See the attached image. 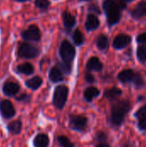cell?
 <instances>
[{"label":"cell","instance_id":"6da1fadb","mask_svg":"<svg viewBox=\"0 0 146 147\" xmlns=\"http://www.w3.org/2000/svg\"><path fill=\"white\" fill-rule=\"evenodd\" d=\"M132 105L128 99L116 100L112 104L108 121L113 127H120L125 121L126 116L131 111Z\"/></svg>","mask_w":146,"mask_h":147},{"label":"cell","instance_id":"7a4b0ae2","mask_svg":"<svg viewBox=\"0 0 146 147\" xmlns=\"http://www.w3.org/2000/svg\"><path fill=\"white\" fill-rule=\"evenodd\" d=\"M126 7V4L121 0H106L103 3V9L106 12L108 23L113 26L118 23L120 20L121 10Z\"/></svg>","mask_w":146,"mask_h":147},{"label":"cell","instance_id":"3957f363","mask_svg":"<svg viewBox=\"0 0 146 147\" xmlns=\"http://www.w3.org/2000/svg\"><path fill=\"white\" fill-rule=\"evenodd\" d=\"M69 93V89L65 85H59L55 88L52 102L58 109H62L65 105Z\"/></svg>","mask_w":146,"mask_h":147},{"label":"cell","instance_id":"277c9868","mask_svg":"<svg viewBox=\"0 0 146 147\" xmlns=\"http://www.w3.org/2000/svg\"><path fill=\"white\" fill-rule=\"evenodd\" d=\"M59 54L64 62L71 63L75 57L76 51L74 47L68 40H64L59 48Z\"/></svg>","mask_w":146,"mask_h":147},{"label":"cell","instance_id":"5b68a950","mask_svg":"<svg viewBox=\"0 0 146 147\" xmlns=\"http://www.w3.org/2000/svg\"><path fill=\"white\" fill-rule=\"evenodd\" d=\"M40 53L39 49L28 43H22L18 48V55L23 59H34Z\"/></svg>","mask_w":146,"mask_h":147},{"label":"cell","instance_id":"8992f818","mask_svg":"<svg viewBox=\"0 0 146 147\" xmlns=\"http://www.w3.org/2000/svg\"><path fill=\"white\" fill-rule=\"evenodd\" d=\"M88 119L83 115H71L69 117V126L71 129L78 132H83L86 129Z\"/></svg>","mask_w":146,"mask_h":147},{"label":"cell","instance_id":"52a82bcc","mask_svg":"<svg viewBox=\"0 0 146 147\" xmlns=\"http://www.w3.org/2000/svg\"><path fill=\"white\" fill-rule=\"evenodd\" d=\"M0 114L4 119H10L15 115V109L9 100L0 102Z\"/></svg>","mask_w":146,"mask_h":147},{"label":"cell","instance_id":"ba28073f","mask_svg":"<svg viewBox=\"0 0 146 147\" xmlns=\"http://www.w3.org/2000/svg\"><path fill=\"white\" fill-rule=\"evenodd\" d=\"M22 36L26 40L38 41L40 40V31L36 25H31L27 30L22 33Z\"/></svg>","mask_w":146,"mask_h":147},{"label":"cell","instance_id":"9c48e42d","mask_svg":"<svg viewBox=\"0 0 146 147\" xmlns=\"http://www.w3.org/2000/svg\"><path fill=\"white\" fill-rule=\"evenodd\" d=\"M131 41H132V37L130 35L126 34H120L114 39L113 47L117 50L124 49L131 43Z\"/></svg>","mask_w":146,"mask_h":147},{"label":"cell","instance_id":"30bf717a","mask_svg":"<svg viewBox=\"0 0 146 147\" xmlns=\"http://www.w3.org/2000/svg\"><path fill=\"white\" fill-rule=\"evenodd\" d=\"M19 90L20 86L17 83L15 82H6L3 87V91L4 95L8 96H14L19 92Z\"/></svg>","mask_w":146,"mask_h":147},{"label":"cell","instance_id":"8fae6325","mask_svg":"<svg viewBox=\"0 0 146 147\" xmlns=\"http://www.w3.org/2000/svg\"><path fill=\"white\" fill-rule=\"evenodd\" d=\"M135 72L132 69H126L118 74V79L122 84H131L133 80Z\"/></svg>","mask_w":146,"mask_h":147},{"label":"cell","instance_id":"7c38bea8","mask_svg":"<svg viewBox=\"0 0 146 147\" xmlns=\"http://www.w3.org/2000/svg\"><path fill=\"white\" fill-rule=\"evenodd\" d=\"M146 16V2L145 1H141L137 4V6L133 9L132 11V16L136 19H141L142 17Z\"/></svg>","mask_w":146,"mask_h":147},{"label":"cell","instance_id":"4fadbf2b","mask_svg":"<svg viewBox=\"0 0 146 147\" xmlns=\"http://www.w3.org/2000/svg\"><path fill=\"white\" fill-rule=\"evenodd\" d=\"M86 68L89 71H101L103 69V65L101 62V60L99 59V58H97V57H92V58H90L88 60L87 65H86Z\"/></svg>","mask_w":146,"mask_h":147},{"label":"cell","instance_id":"5bb4252c","mask_svg":"<svg viewBox=\"0 0 146 147\" xmlns=\"http://www.w3.org/2000/svg\"><path fill=\"white\" fill-rule=\"evenodd\" d=\"M122 90L118 87H113L108 89L104 92V96L109 101H116L122 96Z\"/></svg>","mask_w":146,"mask_h":147},{"label":"cell","instance_id":"9a60e30c","mask_svg":"<svg viewBox=\"0 0 146 147\" xmlns=\"http://www.w3.org/2000/svg\"><path fill=\"white\" fill-rule=\"evenodd\" d=\"M100 95V90L96 88V87H88L85 90H84V93H83V96H84V99L87 101V102H92L94 100V98L99 96Z\"/></svg>","mask_w":146,"mask_h":147},{"label":"cell","instance_id":"2e32d148","mask_svg":"<svg viewBox=\"0 0 146 147\" xmlns=\"http://www.w3.org/2000/svg\"><path fill=\"white\" fill-rule=\"evenodd\" d=\"M100 25L99 19L93 14H89L87 17L85 27L88 30H95Z\"/></svg>","mask_w":146,"mask_h":147},{"label":"cell","instance_id":"e0dca14e","mask_svg":"<svg viewBox=\"0 0 146 147\" xmlns=\"http://www.w3.org/2000/svg\"><path fill=\"white\" fill-rule=\"evenodd\" d=\"M49 79L52 82H53V83H59V82H61L64 79L63 73L59 70V67L54 66V67H52L50 70V72H49Z\"/></svg>","mask_w":146,"mask_h":147},{"label":"cell","instance_id":"ac0fdd59","mask_svg":"<svg viewBox=\"0 0 146 147\" xmlns=\"http://www.w3.org/2000/svg\"><path fill=\"white\" fill-rule=\"evenodd\" d=\"M49 144V138L46 134H38L34 140V147H47Z\"/></svg>","mask_w":146,"mask_h":147},{"label":"cell","instance_id":"d6986e66","mask_svg":"<svg viewBox=\"0 0 146 147\" xmlns=\"http://www.w3.org/2000/svg\"><path fill=\"white\" fill-rule=\"evenodd\" d=\"M25 84L28 88H29L33 90H35L39 89L40 87V85L42 84V79L39 76H35V77L27 80Z\"/></svg>","mask_w":146,"mask_h":147},{"label":"cell","instance_id":"ffe728a7","mask_svg":"<svg viewBox=\"0 0 146 147\" xmlns=\"http://www.w3.org/2000/svg\"><path fill=\"white\" fill-rule=\"evenodd\" d=\"M62 17H63V22H64L65 27L71 28L76 24V19H75L74 16H72L71 13L65 11L62 15Z\"/></svg>","mask_w":146,"mask_h":147},{"label":"cell","instance_id":"44dd1931","mask_svg":"<svg viewBox=\"0 0 146 147\" xmlns=\"http://www.w3.org/2000/svg\"><path fill=\"white\" fill-rule=\"evenodd\" d=\"M22 124L20 121H12L10 122L7 128H8V131L12 134H19L22 131Z\"/></svg>","mask_w":146,"mask_h":147},{"label":"cell","instance_id":"7402d4cb","mask_svg":"<svg viewBox=\"0 0 146 147\" xmlns=\"http://www.w3.org/2000/svg\"><path fill=\"white\" fill-rule=\"evenodd\" d=\"M17 71L24 75H30L34 72V66L30 63H24L17 66Z\"/></svg>","mask_w":146,"mask_h":147},{"label":"cell","instance_id":"603a6c76","mask_svg":"<svg viewBox=\"0 0 146 147\" xmlns=\"http://www.w3.org/2000/svg\"><path fill=\"white\" fill-rule=\"evenodd\" d=\"M132 84H133V86L136 89H141V88L145 87V78H143V76L140 73L135 72V75H134V78H133V80Z\"/></svg>","mask_w":146,"mask_h":147},{"label":"cell","instance_id":"cb8c5ba5","mask_svg":"<svg viewBox=\"0 0 146 147\" xmlns=\"http://www.w3.org/2000/svg\"><path fill=\"white\" fill-rule=\"evenodd\" d=\"M96 45L100 50L107 49L108 47V38L104 34L100 35L96 40Z\"/></svg>","mask_w":146,"mask_h":147},{"label":"cell","instance_id":"d4e9b609","mask_svg":"<svg viewBox=\"0 0 146 147\" xmlns=\"http://www.w3.org/2000/svg\"><path fill=\"white\" fill-rule=\"evenodd\" d=\"M137 58L141 63L146 62V43L139 46L137 49Z\"/></svg>","mask_w":146,"mask_h":147},{"label":"cell","instance_id":"484cf974","mask_svg":"<svg viewBox=\"0 0 146 147\" xmlns=\"http://www.w3.org/2000/svg\"><path fill=\"white\" fill-rule=\"evenodd\" d=\"M57 141L61 147H74V144L65 136H59L57 138Z\"/></svg>","mask_w":146,"mask_h":147},{"label":"cell","instance_id":"4316f807","mask_svg":"<svg viewBox=\"0 0 146 147\" xmlns=\"http://www.w3.org/2000/svg\"><path fill=\"white\" fill-rule=\"evenodd\" d=\"M73 40L77 46H80L83 43V36L79 29H77L73 34Z\"/></svg>","mask_w":146,"mask_h":147},{"label":"cell","instance_id":"83f0119b","mask_svg":"<svg viewBox=\"0 0 146 147\" xmlns=\"http://www.w3.org/2000/svg\"><path fill=\"white\" fill-rule=\"evenodd\" d=\"M134 117L136 119H138L139 121L146 119V104L142 106L141 108H139L136 111V113L134 114Z\"/></svg>","mask_w":146,"mask_h":147},{"label":"cell","instance_id":"f1b7e54d","mask_svg":"<svg viewBox=\"0 0 146 147\" xmlns=\"http://www.w3.org/2000/svg\"><path fill=\"white\" fill-rule=\"evenodd\" d=\"M59 67H60V71L66 74H70L71 71V63H67V62H61L59 64Z\"/></svg>","mask_w":146,"mask_h":147},{"label":"cell","instance_id":"f546056e","mask_svg":"<svg viewBox=\"0 0 146 147\" xmlns=\"http://www.w3.org/2000/svg\"><path fill=\"white\" fill-rule=\"evenodd\" d=\"M95 140L99 143H105V141L108 140V135L106 133H104L102 131H99L96 134Z\"/></svg>","mask_w":146,"mask_h":147},{"label":"cell","instance_id":"4dcf8cb0","mask_svg":"<svg viewBox=\"0 0 146 147\" xmlns=\"http://www.w3.org/2000/svg\"><path fill=\"white\" fill-rule=\"evenodd\" d=\"M34 4L40 9H46L50 5V2L48 0H35Z\"/></svg>","mask_w":146,"mask_h":147},{"label":"cell","instance_id":"1f68e13d","mask_svg":"<svg viewBox=\"0 0 146 147\" xmlns=\"http://www.w3.org/2000/svg\"><path fill=\"white\" fill-rule=\"evenodd\" d=\"M138 128L140 131L146 132V119L139 121V122H138Z\"/></svg>","mask_w":146,"mask_h":147},{"label":"cell","instance_id":"d6a6232c","mask_svg":"<svg viewBox=\"0 0 146 147\" xmlns=\"http://www.w3.org/2000/svg\"><path fill=\"white\" fill-rule=\"evenodd\" d=\"M137 41L140 44H145L146 43V32L139 34L137 36Z\"/></svg>","mask_w":146,"mask_h":147},{"label":"cell","instance_id":"836d02e7","mask_svg":"<svg viewBox=\"0 0 146 147\" xmlns=\"http://www.w3.org/2000/svg\"><path fill=\"white\" fill-rule=\"evenodd\" d=\"M85 80L89 84H93L95 82V77L91 73H87L85 75Z\"/></svg>","mask_w":146,"mask_h":147},{"label":"cell","instance_id":"e575fe53","mask_svg":"<svg viewBox=\"0 0 146 147\" xmlns=\"http://www.w3.org/2000/svg\"><path fill=\"white\" fill-rule=\"evenodd\" d=\"M28 98H29V96H28V95L22 94V95H21L19 97H17L16 99H17V101H25V100H28Z\"/></svg>","mask_w":146,"mask_h":147},{"label":"cell","instance_id":"d590c367","mask_svg":"<svg viewBox=\"0 0 146 147\" xmlns=\"http://www.w3.org/2000/svg\"><path fill=\"white\" fill-rule=\"evenodd\" d=\"M96 147H111L108 144H107V143H100V144H98L97 146Z\"/></svg>","mask_w":146,"mask_h":147},{"label":"cell","instance_id":"8d00e7d4","mask_svg":"<svg viewBox=\"0 0 146 147\" xmlns=\"http://www.w3.org/2000/svg\"><path fill=\"white\" fill-rule=\"evenodd\" d=\"M122 147H133V145L130 142H126L122 145Z\"/></svg>","mask_w":146,"mask_h":147},{"label":"cell","instance_id":"74e56055","mask_svg":"<svg viewBox=\"0 0 146 147\" xmlns=\"http://www.w3.org/2000/svg\"><path fill=\"white\" fill-rule=\"evenodd\" d=\"M16 1H19V2H24V1H28V0H16Z\"/></svg>","mask_w":146,"mask_h":147},{"label":"cell","instance_id":"f35d334b","mask_svg":"<svg viewBox=\"0 0 146 147\" xmlns=\"http://www.w3.org/2000/svg\"><path fill=\"white\" fill-rule=\"evenodd\" d=\"M124 1H126V2H131V1H133V0H124Z\"/></svg>","mask_w":146,"mask_h":147},{"label":"cell","instance_id":"ab89813d","mask_svg":"<svg viewBox=\"0 0 146 147\" xmlns=\"http://www.w3.org/2000/svg\"><path fill=\"white\" fill-rule=\"evenodd\" d=\"M84 1H89V0H84Z\"/></svg>","mask_w":146,"mask_h":147}]
</instances>
